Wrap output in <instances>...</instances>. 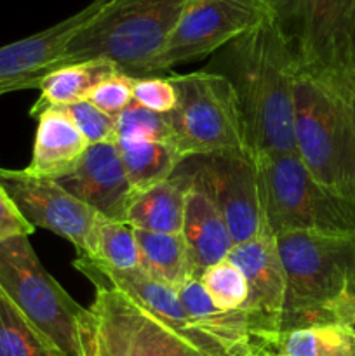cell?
Instances as JSON below:
<instances>
[{"label":"cell","mask_w":355,"mask_h":356,"mask_svg":"<svg viewBox=\"0 0 355 356\" xmlns=\"http://www.w3.org/2000/svg\"><path fill=\"white\" fill-rule=\"evenodd\" d=\"M56 183L103 218L127 222L136 195L115 143L89 145L77 169Z\"/></svg>","instance_id":"obj_15"},{"label":"cell","mask_w":355,"mask_h":356,"mask_svg":"<svg viewBox=\"0 0 355 356\" xmlns=\"http://www.w3.org/2000/svg\"><path fill=\"white\" fill-rule=\"evenodd\" d=\"M298 72L355 80V0H265Z\"/></svg>","instance_id":"obj_5"},{"label":"cell","mask_w":355,"mask_h":356,"mask_svg":"<svg viewBox=\"0 0 355 356\" xmlns=\"http://www.w3.org/2000/svg\"><path fill=\"white\" fill-rule=\"evenodd\" d=\"M350 325H352V329H354V332H355V320H354V322L350 323Z\"/></svg>","instance_id":"obj_33"},{"label":"cell","mask_w":355,"mask_h":356,"mask_svg":"<svg viewBox=\"0 0 355 356\" xmlns=\"http://www.w3.org/2000/svg\"><path fill=\"white\" fill-rule=\"evenodd\" d=\"M173 124L169 113H155L132 101L115 117L113 143L167 141L173 143ZM174 145V143H173Z\"/></svg>","instance_id":"obj_26"},{"label":"cell","mask_w":355,"mask_h":356,"mask_svg":"<svg viewBox=\"0 0 355 356\" xmlns=\"http://www.w3.org/2000/svg\"><path fill=\"white\" fill-rule=\"evenodd\" d=\"M188 183L181 235L190 256L191 273L198 280L207 268L228 259L235 243L211 197L190 179Z\"/></svg>","instance_id":"obj_18"},{"label":"cell","mask_w":355,"mask_h":356,"mask_svg":"<svg viewBox=\"0 0 355 356\" xmlns=\"http://www.w3.org/2000/svg\"><path fill=\"white\" fill-rule=\"evenodd\" d=\"M354 320H355V318H354Z\"/></svg>","instance_id":"obj_34"},{"label":"cell","mask_w":355,"mask_h":356,"mask_svg":"<svg viewBox=\"0 0 355 356\" xmlns=\"http://www.w3.org/2000/svg\"><path fill=\"white\" fill-rule=\"evenodd\" d=\"M136 76L127 73H111L110 76L101 80L96 87L89 92L87 101L93 103L97 110L110 117H117L132 103V86Z\"/></svg>","instance_id":"obj_29"},{"label":"cell","mask_w":355,"mask_h":356,"mask_svg":"<svg viewBox=\"0 0 355 356\" xmlns=\"http://www.w3.org/2000/svg\"><path fill=\"white\" fill-rule=\"evenodd\" d=\"M0 289L61 353L79 356L84 308L42 266L28 236L0 240Z\"/></svg>","instance_id":"obj_9"},{"label":"cell","mask_w":355,"mask_h":356,"mask_svg":"<svg viewBox=\"0 0 355 356\" xmlns=\"http://www.w3.org/2000/svg\"><path fill=\"white\" fill-rule=\"evenodd\" d=\"M73 264L94 285H106V287L122 291L129 298L134 299L138 305H141L143 308L148 309L152 315L162 320L164 323H167L171 329H174L178 334L187 337L188 341L197 344L204 351H207L209 355L233 356L219 341L207 336V334L202 332L194 325L183 302H181L180 296H178L176 289L155 280L148 273H145L141 268L134 271L108 270V268L97 266V264H94L93 261L84 256H77Z\"/></svg>","instance_id":"obj_14"},{"label":"cell","mask_w":355,"mask_h":356,"mask_svg":"<svg viewBox=\"0 0 355 356\" xmlns=\"http://www.w3.org/2000/svg\"><path fill=\"white\" fill-rule=\"evenodd\" d=\"M79 256L115 271H134L141 268L136 229L129 222L113 221L103 216H97L86 252Z\"/></svg>","instance_id":"obj_23"},{"label":"cell","mask_w":355,"mask_h":356,"mask_svg":"<svg viewBox=\"0 0 355 356\" xmlns=\"http://www.w3.org/2000/svg\"><path fill=\"white\" fill-rule=\"evenodd\" d=\"M188 0H108L68 42L61 65L104 59L131 76H145L173 33Z\"/></svg>","instance_id":"obj_4"},{"label":"cell","mask_w":355,"mask_h":356,"mask_svg":"<svg viewBox=\"0 0 355 356\" xmlns=\"http://www.w3.org/2000/svg\"><path fill=\"white\" fill-rule=\"evenodd\" d=\"M33 117L38 125L28 172L56 181L75 170L89 143L80 134L65 108L45 106Z\"/></svg>","instance_id":"obj_17"},{"label":"cell","mask_w":355,"mask_h":356,"mask_svg":"<svg viewBox=\"0 0 355 356\" xmlns=\"http://www.w3.org/2000/svg\"><path fill=\"white\" fill-rule=\"evenodd\" d=\"M268 16L265 0H188L146 75L212 56Z\"/></svg>","instance_id":"obj_10"},{"label":"cell","mask_w":355,"mask_h":356,"mask_svg":"<svg viewBox=\"0 0 355 356\" xmlns=\"http://www.w3.org/2000/svg\"><path fill=\"white\" fill-rule=\"evenodd\" d=\"M122 156L134 195L162 183L174 176L184 162L176 146L167 141L115 143Z\"/></svg>","instance_id":"obj_22"},{"label":"cell","mask_w":355,"mask_h":356,"mask_svg":"<svg viewBox=\"0 0 355 356\" xmlns=\"http://www.w3.org/2000/svg\"><path fill=\"white\" fill-rule=\"evenodd\" d=\"M0 356H66L35 329L0 289Z\"/></svg>","instance_id":"obj_25"},{"label":"cell","mask_w":355,"mask_h":356,"mask_svg":"<svg viewBox=\"0 0 355 356\" xmlns=\"http://www.w3.org/2000/svg\"><path fill=\"white\" fill-rule=\"evenodd\" d=\"M235 92L254 156L296 153L294 58L270 14L223 45L205 65Z\"/></svg>","instance_id":"obj_1"},{"label":"cell","mask_w":355,"mask_h":356,"mask_svg":"<svg viewBox=\"0 0 355 356\" xmlns=\"http://www.w3.org/2000/svg\"><path fill=\"white\" fill-rule=\"evenodd\" d=\"M117 72L120 70L104 59H90V61L59 66L42 80L38 87L40 97L33 104L30 115L33 117L45 106H68L87 99L90 90L101 80Z\"/></svg>","instance_id":"obj_20"},{"label":"cell","mask_w":355,"mask_h":356,"mask_svg":"<svg viewBox=\"0 0 355 356\" xmlns=\"http://www.w3.org/2000/svg\"><path fill=\"white\" fill-rule=\"evenodd\" d=\"M35 232L33 226L24 221L23 216L16 209L3 188L0 186V240L13 238V236H30Z\"/></svg>","instance_id":"obj_31"},{"label":"cell","mask_w":355,"mask_h":356,"mask_svg":"<svg viewBox=\"0 0 355 356\" xmlns=\"http://www.w3.org/2000/svg\"><path fill=\"white\" fill-rule=\"evenodd\" d=\"M108 0H93L73 16L38 33L0 47V96L38 89L42 80L61 65L68 42L82 30Z\"/></svg>","instance_id":"obj_13"},{"label":"cell","mask_w":355,"mask_h":356,"mask_svg":"<svg viewBox=\"0 0 355 356\" xmlns=\"http://www.w3.org/2000/svg\"><path fill=\"white\" fill-rule=\"evenodd\" d=\"M94 287L79 318V356H212L118 289Z\"/></svg>","instance_id":"obj_7"},{"label":"cell","mask_w":355,"mask_h":356,"mask_svg":"<svg viewBox=\"0 0 355 356\" xmlns=\"http://www.w3.org/2000/svg\"><path fill=\"white\" fill-rule=\"evenodd\" d=\"M253 356H278V355L275 353L274 350H261V351H258V353H254Z\"/></svg>","instance_id":"obj_32"},{"label":"cell","mask_w":355,"mask_h":356,"mask_svg":"<svg viewBox=\"0 0 355 356\" xmlns=\"http://www.w3.org/2000/svg\"><path fill=\"white\" fill-rule=\"evenodd\" d=\"M198 280L204 285L211 301L225 312L244 308L249 298L246 278L228 259L207 268Z\"/></svg>","instance_id":"obj_27"},{"label":"cell","mask_w":355,"mask_h":356,"mask_svg":"<svg viewBox=\"0 0 355 356\" xmlns=\"http://www.w3.org/2000/svg\"><path fill=\"white\" fill-rule=\"evenodd\" d=\"M256 162L265 216L275 236L294 232L354 235L355 205L317 183L298 153H265Z\"/></svg>","instance_id":"obj_6"},{"label":"cell","mask_w":355,"mask_h":356,"mask_svg":"<svg viewBox=\"0 0 355 356\" xmlns=\"http://www.w3.org/2000/svg\"><path fill=\"white\" fill-rule=\"evenodd\" d=\"M136 238L141 254V270L150 277L176 291L194 278L190 256L181 233H152L136 229Z\"/></svg>","instance_id":"obj_21"},{"label":"cell","mask_w":355,"mask_h":356,"mask_svg":"<svg viewBox=\"0 0 355 356\" xmlns=\"http://www.w3.org/2000/svg\"><path fill=\"white\" fill-rule=\"evenodd\" d=\"M132 101L155 113H171L176 108L178 94L171 79L160 76H136L132 86Z\"/></svg>","instance_id":"obj_30"},{"label":"cell","mask_w":355,"mask_h":356,"mask_svg":"<svg viewBox=\"0 0 355 356\" xmlns=\"http://www.w3.org/2000/svg\"><path fill=\"white\" fill-rule=\"evenodd\" d=\"M230 263L244 275L249 298L244 308L275 323L281 330L285 302V271L277 249V238L270 226H265L254 238L233 245Z\"/></svg>","instance_id":"obj_16"},{"label":"cell","mask_w":355,"mask_h":356,"mask_svg":"<svg viewBox=\"0 0 355 356\" xmlns=\"http://www.w3.org/2000/svg\"><path fill=\"white\" fill-rule=\"evenodd\" d=\"M65 108L66 113L70 115L75 127L79 129L80 134L86 138L89 145H100V143H113L115 139V118L110 115L97 110L93 103L87 99L79 101V103L68 104Z\"/></svg>","instance_id":"obj_28"},{"label":"cell","mask_w":355,"mask_h":356,"mask_svg":"<svg viewBox=\"0 0 355 356\" xmlns=\"http://www.w3.org/2000/svg\"><path fill=\"white\" fill-rule=\"evenodd\" d=\"M278 356H355L350 323H319L278 334L271 346Z\"/></svg>","instance_id":"obj_24"},{"label":"cell","mask_w":355,"mask_h":356,"mask_svg":"<svg viewBox=\"0 0 355 356\" xmlns=\"http://www.w3.org/2000/svg\"><path fill=\"white\" fill-rule=\"evenodd\" d=\"M169 79L178 94L169 117L181 159L216 153L254 155L235 92L225 76L200 70Z\"/></svg>","instance_id":"obj_8"},{"label":"cell","mask_w":355,"mask_h":356,"mask_svg":"<svg viewBox=\"0 0 355 356\" xmlns=\"http://www.w3.org/2000/svg\"><path fill=\"white\" fill-rule=\"evenodd\" d=\"M285 271L281 332L355 318V233L294 232L275 236Z\"/></svg>","instance_id":"obj_2"},{"label":"cell","mask_w":355,"mask_h":356,"mask_svg":"<svg viewBox=\"0 0 355 356\" xmlns=\"http://www.w3.org/2000/svg\"><path fill=\"white\" fill-rule=\"evenodd\" d=\"M188 177L174 172L169 179L136 195L127 212L134 229L152 233H181L184 219Z\"/></svg>","instance_id":"obj_19"},{"label":"cell","mask_w":355,"mask_h":356,"mask_svg":"<svg viewBox=\"0 0 355 356\" xmlns=\"http://www.w3.org/2000/svg\"><path fill=\"white\" fill-rule=\"evenodd\" d=\"M188 160L195 163L188 179L211 197L235 245L268 225L256 156L216 153Z\"/></svg>","instance_id":"obj_11"},{"label":"cell","mask_w":355,"mask_h":356,"mask_svg":"<svg viewBox=\"0 0 355 356\" xmlns=\"http://www.w3.org/2000/svg\"><path fill=\"white\" fill-rule=\"evenodd\" d=\"M0 186L13 200L24 221L33 228H44L68 240L84 254L97 212L63 190L54 179L35 176L26 169L0 167Z\"/></svg>","instance_id":"obj_12"},{"label":"cell","mask_w":355,"mask_h":356,"mask_svg":"<svg viewBox=\"0 0 355 356\" xmlns=\"http://www.w3.org/2000/svg\"><path fill=\"white\" fill-rule=\"evenodd\" d=\"M294 141L317 183L355 205V80L296 73Z\"/></svg>","instance_id":"obj_3"}]
</instances>
